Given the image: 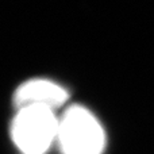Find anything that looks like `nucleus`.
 <instances>
[{"label":"nucleus","instance_id":"f257e3e1","mask_svg":"<svg viewBox=\"0 0 154 154\" xmlns=\"http://www.w3.org/2000/svg\"><path fill=\"white\" fill-rule=\"evenodd\" d=\"M57 143L64 154H103L106 133L89 109L76 104L60 116Z\"/></svg>","mask_w":154,"mask_h":154},{"label":"nucleus","instance_id":"f03ea898","mask_svg":"<svg viewBox=\"0 0 154 154\" xmlns=\"http://www.w3.org/2000/svg\"><path fill=\"white\" fill-rule=\"evenodd\" d=\"M60 118L45 107L18 108L11 123V137L23 154H43L57 142Z\"/></svg>","mask_w":154,"mask_h":154},{"label":"nucleus","instance_id":"7ed1b4c3","mask_svg":"<svg viewBox=\"0 0 154 154\" xmlns=\"http://www.w3.org/2000/svg\"><path fill=\"white\" fill-rule=\"evenodd\" d=\"M69 99L68 89L50 79L35 77L23 81L14 92L16 109L23 107H45L56 111Z\"/></svg>","mask_w":154,"mask_h":154}]
</instances>
